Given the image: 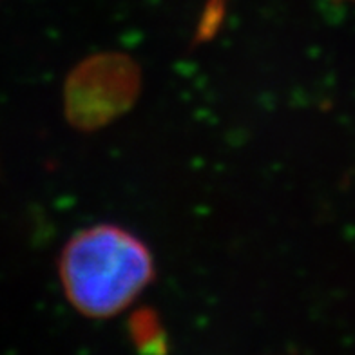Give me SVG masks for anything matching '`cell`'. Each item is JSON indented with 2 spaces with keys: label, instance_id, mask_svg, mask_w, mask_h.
Wrapping results in <instances>:
<instances>
[{
  "label": "cell",
  "instance_id": "obj_2",
  "mask_svg": "<svg viewBox=\"0 0 355 355\" xmlns=\"http://www.w3.org/2000/svg\"><path fill=\"white\" fill-rule=\"evenodd\" d=\"M132 339L141 350L162 352L164 350V334L159 328L156 315L149 310H140L131 318Z\"/></svg>",
  "mask_w": 355,
  "mask_h": 355
},
{
  "label": "cell",
  "instance_id": "obj_1",
  "mask_svg": "<svg viewBox=\"0 0 355 355\" xmlns=\"http://www.w3.org/2000/svg\"><path fill=\"white\" fill-rule=\"evenodd\" d=\"M155 277L149 248L120 227L98 225L78 232L60 256L67 300L91 318L127 309Z\"/></svg>",
  "mask_w": 355,
  "mask_h": 355
}]
</instances>
